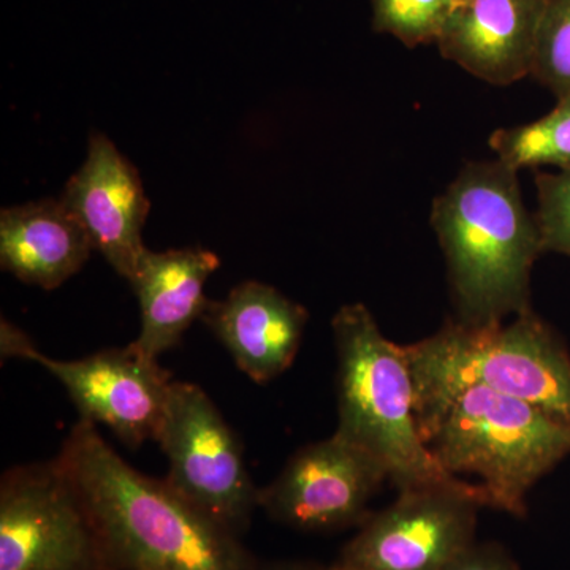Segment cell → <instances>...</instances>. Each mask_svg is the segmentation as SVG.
I'll use <instances>...</instances> for the list:
<instances>
[{"label": "cell", "mask_w": 570, "mask_h": 570, "mask_svg": "<svg viewBox=\"0 0 570 570\" xmlns=\"http://www.w3.org/2000/svg\"><path fill=\"white\" fill-rule=\"evenodd\" d=\"M373 29L407 48L436 43L461 0H371Z\"/></svg>", "instance_id": "e0dca14e"}, {"label": "cell", "mask_w": 570, "mask_h": 570, "mask_svg": "<svg viewBox=\"0 0 570 570\" xmlns=\"http://www.w3.org/2000/svg\"><path fill=\"white\" fill-rule=\"evenodd\" d=\"M59 200L80 220L94 249L129 281L146 250L141 230L151 204L137 168L110 138L91 135L88 157Z\"/></svg>", "instance_id": "8fae6325"}, {"label": "cell", "mask_w": 570, "mask_h": 570, "mask_svg": "<svg viewBox=\"0 0 570 570\" xmlns=\"http://www.w3.org/2000/svg\"><path fill=\"white\" fill-rule=\"evenodd\" d=\"M94 250L80 220L61 200L11 206L0 213V265L22 283L52 291Z\"/></svg>", "instance_id": "9a60e30c"}, {"label": "cell", "mask_w": 570, "mask_h": 570, "mask_svg": "<svg viewBox=\"0 0 570 570\" xmlns=\"http://www.w3.org/2000/svg\"><path fill=\"white\" fill-rule=\"evenodd\" d=\"M37 352L39 351L33 346L31 337L26 335L17 325L2 318V324H0V354H2V358L32 360Z\"/></svg>", "instance_id": "44dd1931"}, {"label": "cell", "mask_w": 570, "mask_h": 570, "mask_svg": "<svg viewBox=\"0 0 570 570\" xmlns=\"http://www.w3.org/2000/svg\"><path fill=\"white\" fill-rule=\"evenodd\" d=\"M547 0H461L436 41L448 61L494 86L531 77Z\"/></svg>", "instance_id": "7c38bea8"}, {"label": "cell", "mask_w": 570, "mask_h": 570, "mask_svg": "<svg viewBox=\"0 0 570 570\" xmlns=\"http://www.w3.org/2000/svg\"><path fill=\"white\" fill-rule=\"evenodd\" d=\"M255 570H333L332 564L311 560L258 561Z\"/></svg>", "instance_id": "7402d4cb"}, {"label": "cell", "mask_w": 570, "mask_h": 570, "mask_svg": "<svg viewBox=\"0 0 570 570\" xmlns=\"http://www.w3.org/2000/svg\"><path fill=\"white\" fill-rule=\"evenodd\" d=\"M431 225L460 324L497 325L532 309V268L543 249L519 171L499 159L464 165L434 200Z\"/></svg>", "instance_id": "7a4b0ae2"}, {"label": "cell", "mask_w": 570, "mask_h": 570, "mask_svg": "<svg viewBox=\"0 0 570 570\" xmlns=\"http://www.w3.org/2000/svg\"><path fill=\"white\" fill-rule=\"evenodd\" d=\"M219 266V257L200 247L142 253L129 279L140 303L141 330L134 343L142 354L159 360L181 343L204 316L209 303L205 284Z\"/></svg>", "instance_id": "5bb4252c"}, {"label": "cell", "mask_w": 570, "mask_h": 570, "mask_svg": "<svg viewBox=\"0 0 570 570\" xmlns=\"http://www.w3.org/2000/svg\"><path fill=\"white\" fill-rule=\"evenodd\" d=\"M157 444L168 461L167 483L186 501L242 538L258 509V490L242 442L198 385L175 381Z\"/></svg>", "instance_id": "52a82bcc"}, {"label": "cell", "mask_w": 570, "mask_h": 570, "mask_svg": "<svg viewBox=\"0 0 570 570\" xmlns=\"http://www.w3.org/2000/svg\"><path fill=\"white\" fill-rule=\"evenodd\" d=\"M78 487L116 570H255L258 558L167 480L126 463L89 420L71 428L58 455Z\"/></svg>", "instance_id": "6da1fadb"}, {"label": "cell", "mask_w": 570, "mask_h": 570, "mask_svg": "<svg viewBox=\"0 0 570 570\" xmlns=\"http://www.w3.org/2000/svg\"><path fill=\"white\" fill-rule=\"evenodd\" d=\"M420 434L450 475H474L489 509L524 519L528 494L570 455V425L482 385L415 400Z\"/></svg>", "instance_id": "3957f363"}, {"label": "cell", "mask_w": 570, "mask_h": 570, "mask_svg": "<svg viewBox=\"0 0 570 570\" xmlns=\"http://www.w3.org/2000/svg\"><path fill=\"white\" fill-rule=\"evenodd\" d=\"M404 348L415 400L482 385L570 425V352L532 309L489 326L450 321Z\"/></svg>", "instance_id": "5b68a950"}, {"label": "cell", "mask_w": 570, "mask_h": 570, "mask_svg": "<svg viewBox=\"0 0 570 570\" xmlns=\"http://www.w3.org/2000/svg\"><path fill=\"white\" fill-rule=\"evenodd\" d=\"M31 362L61 382L81 419L110 428L127 448L159 438L175 381L159 360L142 354L135 343L70 362L39 351Z\"/></svg>", "instance_id": "30bf717a"}, {"label": "cell", "mask_w": 570, "mask_h": 570, "mask_svg": "<svg viewBox=\"0 0 570 570\" xmlns=\"http://www.w3.org/2000/svg\"><path fill=\"white\" fill-rule=\"evenodd\" d=\"M0 570H116L91 510L58 456L2 475Z\"/></svg>", "instance_id": "8992f818"}, {"label": "cell", "mask_w": 570, "mask_h": 570, "mask_svg": "<svg viewBox=\"0 0 570 570\" xmlns=\"http://www.w3.org/2000/svg\"><path fill=\"white\" fill-rule=\"evenodd\" d=\"M202 321L246 376L268 384L295 362L309 314L272 285L245 281L209 302Z\"/></svg>", "instance_id": "4fadbf2b"}, {"label": "cell", "mask_w": 570, "mask_h": 570, "mask_svg": "<svg viewBox=\"0 0 570 570\" xmlns=\"http://www.w3.org/2000/svg\"><path fill=\"white\" fill-rule=\"evenodd\" d=\"M336 347V436L374 456L400 491L466 485L423 442L406 348L384 336L363 303L332 321Z\"/></svg>", "instance_id": "277c9868"}, {"label": "cell", "mask_w": 570, "mask_h": 570, "mask_svg": "<svg viewBox=\"0 0 570 570\" xmlns=\"http://www.w3.org/2000/svg\"><path fill=\"white\" fill-rule=\"evenodd\" d=\"M538 223L543 254L570 258V167L535 175Z\"/></svg>", "instance_id": "d6986e66"}, {"label": "cell", "mask_w": 570, "mask_h": 570, "mask_svg": "<svg viewBox=\"0 0 570 570\" xmlns=\"http://www.w3.org/2000/svg\"><path fill=\"white\" fill-rule=\"evenodd\" d=\"M442 570H521L519 562L498 542L475 540Z\"/></svg>", "instance_id": "ffe728a7"}, {"label": "cell", "mask_w": 570, "mask_h": 570, "mask_svg": "<svg viewBox=\"0 0 570 570\" xmlns=\"http://www.w3.org/2000/svg\"><path fill=\"white\" fill-rule=\"evenodd\" d=\"M531 77L557 99L570 96V0H547Z\"/></svg>", "instance_id": "ac0fdd59"}, {"label": "cell", "mask_w": 570, "mask_h": 570, "mask_svg": "<svg viewBox=\"0 0 570 570\" xmlns=\"http://www.w3.org/2000/svg\"><path fill=\"white\" fill-rule=\"evenodd\" d=\"M497 159L513 170L570 167V96L558 99L546 116L521 126L499 129L490 137Z\"/></svg>", "instance_id": "2e32d148"}, {"label": "cell", "mask_w": 570, "mask_h": 570, "mask_svg": "<svg viewBox=\"0 0 570 570\" xmlns=\"http://www.w3.org/2000/svg\"><path fill=\"white\" fill-rule=\"evenodd\" d=\"M483 508L489 502L478 483L400 491L360 524L332 568L442 570L475 542Z\"/></svg>", "instance_id": "ba28073f"}, {"label": "cell", "mask_w": 570, "mask_h": 570, "mask_svg": "<svg viewBox=\"0 0 570 570\" xmlns=\"http://www.w3.org/2000/svg\"><path fill=\"white\" fill-rule=\"evenodd\" d=\"M387 480L374 456L333 433L288 459L277 478L258 490V509L295 531L358 528Z\"/></svg>", "instance_id": "9c48e42d"}]
</instances>
